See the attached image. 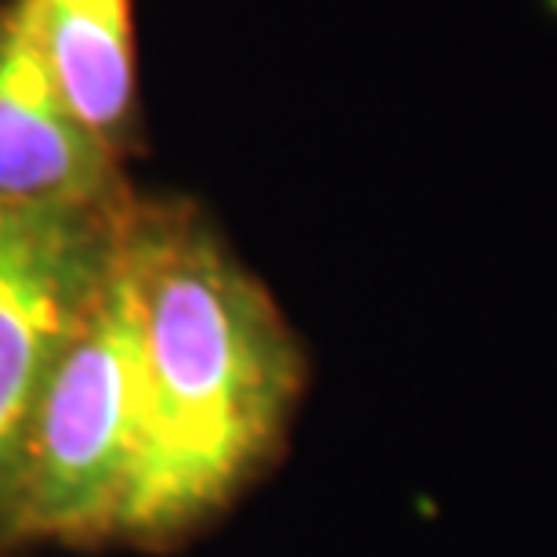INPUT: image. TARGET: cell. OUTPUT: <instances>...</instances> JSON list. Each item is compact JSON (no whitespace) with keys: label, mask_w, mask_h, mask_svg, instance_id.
<instances>
[{"label":"cell","mask_w":557,"mask_h":557,"mask_svg":"<svg viewBox=\"0 0 557 557\" xmlns=\"http://www.w3.org/2000/svg\"><path fill=\"white\" fill-rule=\"evenodd\" d=\"M141 434L120 536L171 543L214 518L283 442L305 359L258 278L193 207L131 203Z\"/></svg>","instance_id":"6da1fadb"},{"label":"cell","mask_w":557,"mask_h":557,"mask_svg":"<svg viewBox=\"0 0 557 557\" xmlns=\"http://www.w3.org/2000/svg\"><path fill=\"white\" fill-rule=\"evenodd\" d=\"M138 434L141 322L120 221L91 305L29 417L11 493L8 543L81 547L120 536Z\"/></svg>","instance_id":"7a4b0ae2"},{"label":"cell","mask_w":557,"mask_h":557,"mask_svg":"<svg viewBox=\"0 0 557 557\" xmlns=\"http://www.w3.org/2000/svg\"><path fill=\"white\" fill-rule=\"evenodd\" d=\"M127 207L81 218L0 210V543L29 417L91 305Z\"/></svg>","instance_id":"3957f363"},{"label":"cell","mask_w":557,"mask_h":557,"mask_svg":"<svg viewBox=\"0 0 557 557\" xmlns=\"http://www.w3.org/2000/svg\"><path fill=\"white\" fill-rule=\"evenodd\" d=\"M120 156L76 124L29 0L0 8V210L81 218L124 207Z\"/></svg>","instance_id":"277c9868"},{"label":"cell","mask_w":557,"mask_h":557,"mask_svg":"<svg viewBox=\"0 0 557 557\" xmlns=\"http://www.w3.org/2000/svg\"><path fill=\"white\" fill-rule=\"evenodd\" d=\"M54 84L87 135L124 152L138 109L135 0H29Z\"/></svg>","instance_id":"5b68a950"}]
</instances>
